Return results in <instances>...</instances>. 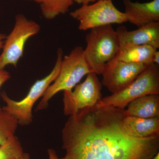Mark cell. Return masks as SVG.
I'll return each instance as SVG.
<instances>
[{"instance_id": "obj_23", "label": "cell", "mask_w": 159, "mask_h": 159, "mask_svg": "<svg viewBox=\"0 0 159 159\" xmlns=\"http://www.w3.org/2000/svg\"><path fill=\"white\" fill-rule=\"evenodd\" d=\"M16 159H31V157L29 153L24 152L20 156Z\"/></svg>"}, {"instance_id": "obj_2", "label": "cell", "mask_w": 159, "mask_h": 159, "mask_svg": "<svg viewBox=\"0 0 159 159\" xmlns=\"http://www.w3.org/2000/svg\"><path fill=\"white\" fill-rule=\"evenodd\" d=\"M84 57L91 72L101 75L105 66L116 57L120 49L117 31L112 25L90 30L86 35Z\"/></svg>"}, {"instance_id": "obj_7", "label": "cell", "mask_w": 159, "mask_h": 159, "mask_svg": "<svg viewBox=\"0 0 159 159\" xmlns=\"http://www.w3.org/2000/svg\"><path fill=\"white\" fill-rule=\"evenodd\" d=\"M70 16L79 22L80 31L127 22L124 13L117 9L112 0H98L93 4L82 5L71 11Z\"/></svg>"}, {"instance_id": "obj_21", "label": "cell", "mask_w": 159, "mask_h": 159, "mask_svg": "<svg viewBox=\"0 0 159 159\" xmlns=\"http://www.w3.org/2000/svg\"><path fill=\"white\" fill-rule=\"evenodd\" d=\"M152 63L157 65L159 64V51L158 50L156 51L154 54L152 58Z\"/></svg>"}, {"instance_id": "obj_18", "label": "cell", "mask_w": 159, "mask_h": 159, "mask_svg": "<svg viewBox=\"0 0 159 159\" xmlns=\"http://www.w3.org/2000/svg\"><path fill=\"white\" fill-rule=\"evenodd\" d=\"M11 78V76L8 71L5 69H0V88L2 86L9 80ZM2 110V107L0 106V111Z\"/></svg>"}, {"instance_id": "obj_20", "label": "cell", "mask_w": 159, "mask_h": 159, "mask_svg": "<svg viewBox=\"0 0 159 159\" xmlns=\"http://www.w3.org/2000/svg\"><path fill=\"white\" fill-rule=\"evenodd\" d=\"M98 0H75V3L82 5H88L93 2H96Z\"/></svg>"}, {"instance_id": "obj_15", "label": "cell", "mask_w": 159, "mask_h": 159, "mask_svg": "<svg viewBox=\"0 0 159 159\" xmlns=\"http://www.w3.org/2000/svg\"><path fill=\"white\" fill-rule=\"evenodd\" d=\"M40 7L43 16L48 20L54 19L69 11L75 0H33Z\"/></svg>"}, {"instance_id": "obj_24", "label": "cell", "mask_w": 159, "mask_h": 159, "mask_svg": "<svg viewBox=\"0 0 159 159\" xmlns=\"http://www.w3.org/2000/svg\"><path fill=\"white\" fill-rule=\"evenodd\" d=\"M152 159H159V152H158Z\"/></svg>"}, {"instance_id": "obj_13", "label": "cell", "mask_w": 159, "mask_h": 159, "mask_svg": "<svg viewBox=\"0 0 159 159\" xmlns=\"http://www.w3.org/2000/svg\"><path fill=\"white\" fill-rule=\"evenodd\" d=\"M123 125L132 134L140 138L159 137V117L142 118L125 116Z\"/></svg>"}, {"instance_id": "obj_3", "label": "cell", "mask_w": 159, "mask_h": 159, "mask_svg": "<svg viewBox=\"0 0 159 159\" xmlns=\"http://www.w3.org/2000/svg\"><path fill=\"white\" fill-rule=\"evenodd\" d=\"M83 52L82 47L77 46L63 57L59 74L42 97L36 111L47 108L49 101L60 92L72 91L84 76L91 73Z\"/></svg>"}, {"instance_id": "obj_12", "label": "cell", "mask_w": 159, "mask_h": 159, "mask_svg": "<svg viewBox=\"0 0 159 159\" xmlns=\"http://www.w3.org/2000/svg\"><path fill=\"white\" fill-rule=\"evenodd\" d=\"M124 109L125 116L142 118L159 117V94H149L131 101Z\"/></svg>"}, {"instance_id": "obj_5", "label": "cell", "mask_w": 159, "mask_h": 159, "mask_svg": "<svg viewBox=\"0 0 159 159\" xmlns=\"http://www.w3.org/2000/svg\"><path fill=\"white\" fill-rule=\"evenodd\" d=\"M155 94H159V70L157 65L151 64L128 86L102 98L97 106L125 109L129 102L135 99Z\"/></svg>"}, {"instance_id": "obj_4", "label": "cell", "mask_w": 159, "mask_h": 159, "mask_svg": "<svg viewBox=\"0 0 159 159\" xmlns=\"http://www.w3.org/2000/svg\"><path fill=\"white\" fill-rule=\"evenodd\" d=\"M63 57L61 49H58L55 65L47 76L34 82L30 88L26 97L17 101L11 99L6 92H2L1 97L5 102L2 110L13 116L18 121L19 125H30L33 121L32 110L36 102L42 98L50 85L54 82L59 74L61 64Z\"/></svg>"}, {"instance_id": "obj_14", "label": "cell", "mask_w": 159, "mask_h": 159, "mask_svg": "<svg viewBox=\"0 0 159 159\" xmlns=\"http://www.w3.org/2000/svg\"><path fill=\"white\" fill-rule=\"evenodd\" d=\"M157 49L147 45H126L120 47L115 59L125 62L149 66Z\"/></svg>"}, {"instance_id": "obj_17", "label": "cell", "mask_w": 159, "mask_h": 159, "mask_svg": "<svg viewBox=\"0 0 159 159\" xmlns=\"http://www.w3.org/2000/svg\"><path fill=\"white\" fill-rule=\"evenodd\" d=\"M24 152L22 145L16 136L6 144L0 145V159H16Z\"/></svg>"}, {"instance_id": "obj_8", "label": "cell", "mask_w": 159, "mask_h": 159, "mask_svg": "<svg viewBox=\"0 0 159 159\" xmlns=\"http://www.w3.org/2000/svg\"><path fill=\"white\" fill-rule=\"evenodd\" d=\"M102 83L97 74L91 72L85 80L78 84L71 92H64L63 111L66 116L97 106L101 98Z\"/></svg>"}, {"instance_id": "obj_9", "label": "cell", "mask_w": 159, "mask_h": 159, "mask_svg": "<svg viewBox=\"0 0 159 159\" xmlns=\"http://www.w3.org/2000/svg\"><path fill=\"white\" fill-rule=\"evenodd\" d=\"M148 66L114 59L105 66L101 83L112 94L116 93L133 82Z\"/></svg>"}, {"instance_id": "obj_16", "label": "cell", "mask_w": 159, "mask_h": 159, "mask_svg": "<svg viewBox=\"0 0 159 159\" xmlns=\"http://www.w3.org/2000/svg\"><path fill=\"white\" fill-rule=\"evenodd\" d=\"M19 123L17 119L6 111H0V145L15 136Z\"/></svg>"}, {"instance_id": "obj_11", "label": "cell", "mask_w": 159, "mask_h": 159, "mask_svg": "<svg viewBox=\"0 0 159 159\" xmlns=\"http://www.w3.org/2000/svg\"><path fill=\"white\" fill-rule=\"evenodd\" d=\"M123 12L127 22L138 28L153 22H159V0L145 3L123 0Z\"/></svg>"}, {"instance_id": "obj_10", "label": "cell", "mask_w": 159, "mask_h": 159, "mask_svg": "<svg viewBox=\"0 0 159 159\" xmlns=\"http://www.w3.org/2000/svg\"><path fill=\"white\" fill-rule=\"evenodd\" d=\"M117 33L120 47L126 45H147L159 48V22H153L128 31L124 27L118 28Z\"/></svg>"}, {"instance_id": "obj_1", "label": "cell", "mask_w": 159, "mask_h": 159, "mask_svg": "<svg viewBox=\"0 0 159 159\" xmlns=\"http://www.w3.org/2000/svg\"><path fill=\"white\" fill-rule=\"evenodd\" d=\"M124 109L94 107L69 116L62 130L66 159H152L159 137L140 138L123 125Z\"/></svg>"}, {"instance_id": "obj_25", "label": "cell", "mask_w": 159, "mask_h": 159, "mask_svg": "<svg viewBox=\"0 0 159 159\" xmlns=\"http://www.w3.org/2000/svg\"><path fill=\"white\" fill-rule=\"evenodd\" d=\"M29 1H30V0H29Z\"/></svg>"}, {"instance_id": "obj_22", "label": "cell", "mask_w": 159, "mask_h": 159, "mask_svg": "<svg viewBox=\"0 0 159 159\" xmlns=\"http://www.w3.org/2000/svg\"><path fill=\"white\" fill-rule=\"evenodd\" d=\"M6 37V34L0 33V50L3 48Z\"/></svg>"}, {"instance_id": "obj_19", "label": "cell", "mask_w": 159, "mask_h": 159, "mask_svg": "<svg viewBox=\"0 0 159 159\" xmlns=\"http://www.w3.org/2000/svg\"><path fill=\"white\" fill-rule=\"evenodd\" d=\"M49 159H66L64 157L63 158H60L57 156L56 152L52 148H49L48 150Z\"/></svg>"}, {"instance_id": "obj_6", "label": "cell", "mask_w": 159, "mask_h": 159, "mask_svg": "<svg viewBox=\"0 0 159 159\" xmlns=\"http://www.w3.org/2000/svg\"><path fill=\"white\" fill-rule=\"evenodd\" d=\"M40 30V27L36 22L28 19L24 15H16L14 27L6 36L0 55V69H5L9 65L16 67L23 56L27 41L38 34Z\"/></svg>"}]
</instances>
